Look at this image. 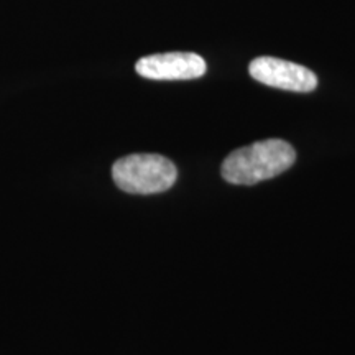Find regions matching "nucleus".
<instances>
[{
  "mask_svg": "<svg viewBox=\"0 0 355 355\" xmlns=\"http://www.w3.org/2000/svg\"><path fill=\"white\" fill-rule=\"evenodd\" d=\"M137 73L153 81H186L206 74V61L196 53H158L137 61Z\"/></svg>",
  "mask_w": 355,
  "mask_h": 355,
  "instance_id": "4",
  "label": "nucleus"
},
{
  "mask_svg": "<svg viewBox=\"0 0 355 355\" xmlns=\"http://www.w3.org/2000/svg\"><path fill=\"white\" fill-rule=\"evenodd\" d=\"M114 183L130 194H157L176 183L175 163L155 153H137L119 158L112 166Z\"/></svg>",
  "mask_w": 355,
  "mask_h": 355,
  "instance_id": "2",
  "label": "nucleus"
},
{
  "mask_svg": "<svg viewBox=\"0 0 355 355\" xmlns=\"http://www.w3.org/2000/svg\"><path fill=\"white\" fill-rule=\"evenodd\" d=\"M295 148L285 140L268 139L235 150L222 163V178L230 184L252 186L290 170Z\"/></svg>",
  "mask_w": 355,
  "mask_h": 355,
  "instance_id": "1",
  "label": "nucleus"
},
{
  "mask_svg": "<svg viewBox=\"0 0 355 355\" xmlns=\"http://www.w3.org/2000/svg\"><path fill=\"white\" fill-rule=\"evenodd\" d=\"M250 76L265 86L293 92H311L318 86V78L306 66L272 56L257 58L248 66Z\"/></svg>",
  "mask_w": 355,
  "mask_h": 355,
  "instance_id": "3",
  "label": "nucleus"
}]
</instances>
